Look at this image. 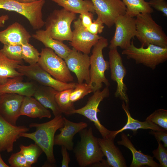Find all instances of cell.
<instances>
[{
    "label": "cell",
    "instance_id": "cell-1",
    "mask_svg": "<svg viewBox=\"0 0 167 167\" xmlns=\"http://www.w3.org/2000/svg\"><path fill=\"white\" fill-rule=\"evenodd\" d=\"M63 124V117L62 114L58 115L45 123H31L29 127L35 128L36 131L32 133H23L20 136L34 141L45 153L48 163L50 166H54L56 162L53 150L55 134Z\"/></svg>",
    "mask_w": 167,
    "mask_h": 167
},
{
    "label": "cell",
    "instance_id": "cell-2",
    "mask_svg": "<svg viewBox=\"0 0 167 167\" xmlns=\"http://www.w3.org/2000/svg\"><path fill=\"white\" fill-rule=\"evenodd\" d=\"M80 139L74 150L76 160L81 167L92 166L103 160L104 155L98 138L94 136L92 129L84 128L79 132Z\"/></svg>",
    "mask_w": 167,
    "mask_h": 167
},
{
    "label": "cell",
    "instance_id": "cell-3",
    "mask_svg": "<svg viewBox=\"0 0 167 167\" xmlns=\"http://www.w3.org/2000/svg\"><path fill=\"white\" fill-rule=\"evenodd\" d=\"M136 33L135 36L145 47L153 44L167 47V36L162 28L153 19L151 14H139L135 18Z\"/></svg>",
    "mask_w": 167,
    "mask_h": 167
},
{
    "label": "cell",
    "instance_id": "cell-4",
    "mask_svg": "<svg viewBox=\"0 0 167 167\" xmlns=\"http://www.w3.org/2000/svg\"><path fill=\"white\" fill-rule=\"evenodd\" d=\"M108 45L107 39L102 36L93 46L92 54L90 57L89 84L93 92L100 90L104 84L109 87L110 83L105 75V71L109 68V61L105 60L103 54V50Z\"/></svg>",
    "mask_w": 167,
    "mask_h": 167
},
{
    "label": "cell",
    "instance_id": "cell-5",
    "mask_svg": "<svg viewBox=\"0 0 167 167\" xmlns=\"http://www.w3.org/2000/svg\"><path fill=\"white\" fill-rule=\"evenodd\" d=\"M122 54L128 59L134 60L136 64H141L154 70L167 60V47L150 44L146 48H137L132 41L129 46L123 50Z\"/></svg>",
    "mask_w": 167,
    "mask_h": 167
},
{
    "label": "cell",
    "instance_id": "cell-6",
    "mask_svg": "<svg viewBox=\"0 0 167 167\" xmlns=\"http://www.w3.org/2000/svg\"><path fill=\"white\" fill-rule=\"evenodd\" d=\"M76 18V14L64 8L55 10L45 21V30L54 39L70 41L72 36L71 25Z\"/></svg>",
    "mask_w": 167,
    "mask_h": 167
},
{
    "label": "cell",
    "instance_id": "cell-7",
    "mask_svg": "<svg viewBox=\"0 0 167 167\" xmlns=\"http://www.w3.org/2000/svg\"><path fill=\"white\" fill-rule=\"evenodd\" d=\"M45 0L23 3L16 0H0V9L16 12L25 17L34 30L41 29L45 24L42 10Z\"/></svg>",
    "mask_w": 167,
    "mask_h": 167
},
{
    "label": "cell",
    "instance_id": "cell-8",
    "mask_svg": "<svg viewBox=\"0 0 167 167\" xmlns=\"http://www.w3.org/2000/svg\"><path fill=\"white\" fill-rule=\"evenodd\" d=\"M37 64L55 79L62 82L72 81L74 78L65 61L52 49H42Z\"/></svg>",
    "mask_w": 167,
    "mask_h": 167
},
{
    "label": "cell",
    "instance_id": "cell-9",
    "mask_svg": "<svg viewBox=\"0 0 167 167\" xmlns=\"http://www.w3.org/2000/svg\"><path fill=\"white\" fill-rule=\"evenodd\" d=\"M109 95V91L108 87H106L102 91L97 90L89 98L84 106L75 109L72 112V114L81 115L92 122L103 138H113L111 136L112 131L108 130L101 123L97 116V113L101 111L98 109L100 102Z\"/></svg>",
    "mask_w": 167,
    "mask_h": 167
},
{
    "label": "cell",
    "instance_id": "cell-10",
    "mask_svg": "<svg viewBox=\"0 0 167 167\" xmlns=\"http://www.w3.org/2000/svg\"><path fill=\"white\" fill-rule=\"evenodd\" d=\"M16 69L23 76L34 80L41 85L52 87L58 92L74 89L77 84L76 83H64L55 79L37 63L28 66L19 65Z\"/></svg>",
    "mask_w": 167,
    "mask_h": 167
},
{
    "label": "cell",
    "instance_id": "cell-11",
    "mask_svg": "<svg viewBox=\"0 0 167 167\" xmlns=\"http://www.w3.org/2000/svg\"><path fill=\"white\" fill-rule=\"evenodd\" d=\"M114 24V34L110 41L109 49L120 47L123 49H126L131 44V39L136 36L135 19L126 13L119 17Z\"/></svg>",
    "mask_w": 167,
    "mask_h": 167
},
{
    "label": "cell",
    "instance_id": "cell-12",
    "mask_svg": "<svg viewBox=\"0 0 167 167\" xmlns=\"http://www.w3.org/2000/svg\"><path fill=\"white\" fill-rule=\"evenodd\" d=\"M111 79L117 84L115 96L119 97L126 105H129V100L126 93L127 88L124 82L126 70L117 48L110 49L108 53Z\"/></svg>",
    "mask_w": 167,
    "mask_h": 167
},
{
    "label": "cell",
    "instance_id": "cell-13",
    "mask_svg": "<svg viewBox=\"0 0 167 167\" xmlns=\"http://www.w3.org/2000/svg\"><path fill=\"white\" fill-rule=\"evenodd\" d=\"M95 12L108 28L114 24L120 16L126 14V7L121 0H91Z\"/></svg>",
    "mask_w": 167,
    "mask_h": 167
},
{
    "label": "cell",
    "instance_id": "cell-14",
    "mask_svg": "<svg viewBox=\"0 0 167 167\" xmlns=\"http://www.w3.org/2000/svg\"><path fill=\"white\" fill-rule=\"evenodd\" d=\"M70 71L76 75L78 83L90 81V58L88 54L78 51L73 48L64 59Z\"/></svg>",
    "mask_w": 167,
    "mask_h": 167
},
{
    "label": "cell",
    "instance_id": "cell-15",
    "mask_svg": "<svg viewBox=\"0 0 167 167\" xmlns=\"http://www.w3.org/2000/svg\"><path fill=\"white\" fill-rule=\"evenodd\" d=\"M74 29L70 45L78 51L88 54L101 36L89 32L82 25L79 18L73 22Z\"/></svg>",
    "mask_w": 167,
    "mask_h": 167
},
{
    "label": "cell",
    "instance_id": "cell-16",
    "mask_svg": "<svg viewBox=\"0 0 167 167\" xmlns=\"http://www.w3.org/2000/svg\"><path fill=\"white\" fill-rule=\"evenodd\" d=\"M24 96L17 94H0V115L11 125H16L20 113L21 105Z\"/></svg>",
    "mask_w": 167,
    "mask_h": 167
},
{
    "label": "cell",
    "instance_id": "cell-17",
    "mask_svg": "<svg viewBox=\"0 0 167 167\" xmlns=\"http://www.w3.org/2000/svg\"><path fill=\"white\" fill-rule=\"evenodd\" d=\"M29 131L25 126L11 124L0 115V152H12L14 143L20 137V134Z\"/></svg>",
    "mask_w": 167,
    "mask_h": 167
},
{
    "label": "cell",
    "instance_id": "cell-18",
    "mask_svg": "<svg viewBox=\"0 0 167 167\" xmlns=\"http://www.w3.org/2000/svg\"><path fill=\"white\" fill-rule=\"evenodd\" d=\"M63 119V125L59 129L60 133L55 136L54 145L64 146L67 150L71 151L73 149V140L75 135L86 128L88 125L84 122H73L64 117Z\"/></svg>",
    "mask_w": 167,
    "mask_h": 167
},
{
    "label": "cell",
    "instance_id": "cell-19",
    "mask_svg": "<svg viewBox=\"0 0 167 167\" xmlns=\"http://www.w3.org/2000/svg\"><path fill=\"white\" fill-rule=\"evenodd\" d=\"M31 36L21 24L15 22L0 31V42L4 45H21L29 42Z\"/></svg>",
    "mask_w": 167,
    "mask_h": 167
},
{
    "label": "cell",
    "instance_id": "cell-20",
    "mask_svg": "<svg viewBox=\"0 0 167 167\" xmlns=\"http://www.w3.org/2000/svg\"><path fill=\"white\" fill-rule=\"evenodd\" d=\"M23 76L9 78L0 84V94L14 93L24 96H32L37 86L33 82L23 81Z\"/></svg>",
    "mask_w": 167,
    "mask_h": 167
},
{
    "label": "cell",
    "instance_id": "cell-21",
    "mask_svg": "<svg viewBox=\"0 0 167 167\" xmlns=\"http://www.w3.org/2000/svg\"><path fill=\"white\" fill-rule=\"evenodd\" d=\"M114 138H98L101 149L107 158L109 167H126V160L121 152L114 143Z\"/></svg>",
    "mask_w": 167,
    "mask_h": 167
},
{
    "label": "cell",
    "instance_id": "cell-22",
    "mask_svg": "<svg viewBox=\"0 0 167 167\" xmlns=\"http://www.w3.org/2000/svg\"><path fill=\"white\" fill-rule=\"evenodd\" d=\"M121 140L117 142L118 145H123L132 152L133 159L130 167H141L146 165L151 167H160L158 164L153 160V157L145 155L137 150L127 136L124 132H121Z\"/></svg>",
    "mask_w": 167,
    "mask_h": 167
},
{
    "label": "cell",
    "instance_id": "cell-23",
    "mask_svg": "<svg viewBox=\"0 0 167 167\" xmlns=\"http://www.w3.org/2000/svg\"><path fill=\"white\" fill-rule=\"evenodd\" d=\"M32 37L41 42L46 48L53 50L59 57L64 59L71 50L63 41L52 38L45 30H37Z\"/></svg>",
    "mask_w": 167,
    "mask_h": 167
},
{
    "label": "cell",
    "instance_id": "cell-24",
    "mask_svg": "<svg viewBox=\"0 0 167 167\" xmlns=\"http://www.w3.org/2000/svg\"><path fill=\"white\" fill-rule=\"evenodd\" d=\"M58 92L52 87L41 85L37 86L33 96L45 108L50 109L55 116L62 114L55 100Z\"/></svg>",
    "mask_w": 167,
    "mask_h": 167
},
{
    "label": "cell",
    "instance_id": "cell-25",
    "mask_svg": "<svg viewBox=\"0 0 167 167\" xmlns=\"http://www.w3.org/2000/svg\"><path fill=\"white\" fill-rule=\"evenodd\" d=\"M20 115H25L31 118H50V111L42 105L35 98L24 96L20 108Z\"/></svg>",
    "mask_w": 167,
    "mask_h": 167
},
{
    "label": "cell",
    "instance_id": "cell-26",
    "mask_svg": "<svg viewBox=\"0 0 167 167\" xmlns=\"http://www.w3.org/2000/svg\"><path fill=\"white\" fill-rule=\"evenodd\" d=\"M122 107L127 116V122L120 129L112 131L111 135L112 137L115 138L118 134L127 130H131L133 131H136L139 129H150L154 131H166L149 121L145 120L144 122H141L131 117L129 111V105H126L123 101H122Z\"/></svg>",
    "mask_w": 167,
    "mask_h": 167
},
{
    "label": "cell",
    "instance_id": "cell-27",
    "mask_svg": "<svg viewBox=\"0 0 167 167\" xmlns=\"http://www.w3.org/2000/svg\"><path fill=\"white\" fill-rule=\"evenodd\" d=\"M59 6L75 14L90 12H95L91 0H51Z\"/></svg>",
    "mask_w": 167,
    "mask_h": 167
},
{
    "label": "cell",
    "instance_id": "cell-28",
    "mask_svg": "<svg viewBox=\"0 0 167 167\" xmlns=\"http://www.w3.org/2000/svg\"><path fill=\"white\" fill-rule=\"evenodd\" d=\"M22 61H16L9 59L0 52V84L4 83L8 79L23 75L17 69Z\"/></svg>",
    "mask_w": 167,
    "mask_h": 167
},
{
    "label": "cell",
    "instance_id": "cell-29",
    "mask_svg": "<svg viewBox=\"0 0 167 167\" xmlns=\"http://www.w3.org/2000/svg\"><path fill=\"white\" fill-rule=\"evenodd\" d=\"M121 0L126 7V13L131 17H136L141 13L151 14L153 12L148 2L144 0Z\"/></svg>",
    "mask_w": 167,
    "mask_h": 167
},
{
    "label": "cell",
    "instance_id": "cell-30",
    "mask_svg": "<svg viewBox=\"0 0 167 167\" xmlns=\"http://www.w3.org/2000/svg\"><path fill=\"white\" fill-rule=\"evenodd\" d=\"M73 89L58 91L55 96L56 103L61 112L66 115L72 114V112L75 109L74 103L71 101L70 98V93Z\"/></svg>",
    "mask_w": 167,
    "mask_h": 167
},
{
    "label": "cell",
    "instance_id": "cell-31",
    "mask_svg": "<svg viewBox=\"0 0 167 167\" xmlns=\"http://www.w3.org/2000/svg\"><path fill=\"white\" fill-rule=\"evenodd\" d=\"M20 152L23 154L30 165L36 163L43 151L36 143H32L28 146L22 144L19 146Z\"/></svg>",
    "mask_w": 167,
    "mask_h": 167
},
{
    "label": "cell",
    "instance_id": "cell-32",
    "mask_svg": "<svg viewBox=\"0 0 167 167\" xmlns=\"http://www.w3.org/2000/svg\"><path fill=\"white\" fill-rule=\"evenodd\" d=\"M23 59L29 65L37 63L40 56V53L29 42L21 45Z\"/></svg>",
    "mask_w": 167,
    "mask_h": 167
},
{
    "label": "cell",
    "instance_id": "cell-33",
    "mask_svg": "<svg viewBox=\"0 0 167 167\" xmlns=\"http://www.w3.org/2000/svg\"><path fill=\"white\" fill-rule=\"evenodd\" d=\"M0 52L9 59L16 61H23L21 45H4Z\"/></svg>",
    "mask_w": 167,
    "mask_h": 167
},
{
    "label": "cell",
    "instance_id": "cell-34",
    "mask_svg": "<svg viewBox=\"0 0 167 167\" xmlns=\"http://www.w3.org/2000/svg\"><path fill=\"white\" fill-rule=\"evenodd\" d=\"M93 92L92 89L89 84L86 83H77L75 88L71 92L70 98L73 103L83 98L86 95Z\"/></svg>",
    "mask_w": 167,
    "mask_h": 167
},
{
    "label": "cell",
    "instance_id": "cell-35",
    "mask_svg": "<svg viewBox=\"0 0 167 167\" xmlns=\"http://www.w3.org/2000/svg\"><path fill=\"white\" fill-rule=\"evenodd\" d=\"M167 131V110L159 109L154 111L146 119Z\"/></svg>",
    "mask_w": 167,
    "mask_h": 167
},
{
    "label": "cell",
    "instance_id": "cell-36",
    "mask_svg": "<svg viewBox=\"0 0 167 167\" xmlns=\"http://www.w3.org/2000/svg\"><path fill=\"white\" fill-rule=\"evenodd\" d=\"M157 148L152 152L153 157L155 158L159 162L160 167H167V150L161 141H157Z\"/></svg>",
    "mask_w": 167,
    "mask_h": 167
},
{
    "label": "cell",
    "instance_id": "cell-37",
    "mask_svg": "<svg viewBox=\"0 0 167 167\" xmlns=\"http://www.w3.org/2000/svg\"><path fill=\"white\" fill-rule=\"evenodd\" d=\"M11 167H31L23 154L19 151L11 154L8 159Z\"/></svg>",
    "mask_w": 167,
    "mask_h": 167
},
{
    "label": "cell",
    "instance_id": "cell-38",
    "mask_svg": "<svg viewBox=\"0 0 167 167\" xmlns=\"http://www.w3.org/2000/svg\"><path fill=\"white\" fill-rule=\"evenodd\" d=\"M150 6L163 13L167 17V2L166 0H151L148 2Z\"/></svg>",
    "mask_w": 167,
    "mask_h": 167
},
{
    "label": "cell",
    "instance_id": "cell-39",
    "mask_svg": "<svg viewBox=\"0 0 167 167\" xmlns=\"http://www.w3.org/2000/svg\"><path fill=\"white\" fill-rule=\"evenodd\" d=\"M104 24L100 17H97V19L93 21L91 24L86 29L91 33L94 35L102 33L104 28Z\"/></svg>",
    "mask_w": 167,
    "mask_h": 167
},
{
    "label": "cell",
    "instance_id": "cell-40",
    "mask_svg": "<svg viewBox=\"0 0 167 167\" xmlns=\"http://www.w3.org/2000/svg\"><path fill=\"white\" fill-rule=\"evenodd\" d=\"M79 18L82 25L87 29L92 22L93 15L91 12H85L80 14Z\"/></svg>",
    "mask_w": 167,
    "mask_h": 167
},
{
    "label": "cell",
    "instance_id": "cell-41",
    "mask_svg": "<svg viewBox=\"0 0 167 167\" xmlns=\"http://www.w3.org/2000/svg\"><path fill=\"white\" fill-rule=\"evenodd\" d=\"M149 133L153 135L157 141H162L164 146L167 147V132L166 131H154L151 130Z\"/></svg>",
    "mask_w": 167,
    "mask_h": 167
},
{
    "label": "cell",
    "instance_id": "cell-42",
    "mask_svg": "<svg viewBox=\"0 0 167 167\" xmlns=\"http://www.w3.org/2000/svg\"><path fill=\"white\" fill-rule=\"evenodd\" d=\"M61 147V152L62 157L61 167H68L71 161L69 154L65 147L63 146Z\"/></svg>",
    "mask_w": 167,
    "mask_h": 167
},
{
    "label": "cell",
    "instance_id": "cell-43",
    "mask_svg": "<svg viewBox=\"0 0 167 167\" xmlns=\"http://www.w3.org/2000/svg\"><path fill=\"white\" fill-rule=\"evenodd\" d=\"M9 19V16L8 15H2L0 16V28L3 27L6 21Z\"/></svg>",
    "mask_w": 167,
    "mask_h": 167
},
{
    "label": "cell",
    "instance_id": "cell-44",
    "mask_svg": "<svg viewBox=\"0 0 167 167\" xmlns=\"http://www.w3.org/2000/svg\"><path fill=\"white\" fill-rule=\"evenodd\" d=\"M0 152V167H10V166L6 164L2 159Z\"/></svg>",
    "mask_w": 167,
    "mask_h": 167
},
{
    "label": "cell",
    "instance_id": "cell-45",
    "mask_svg": "<svg viewBox=\"0 0 167 167\" xmlns=\"http://www.w3.org/2000/svg\"><path fill=\"white\" fill-rule=\"evenodd\" d=\"M19 2L23 3H30L35 2L38 0H16Z\"/></svg>",
    "mask_w": 167,
    "mask_h": 167
}]
</instances>
